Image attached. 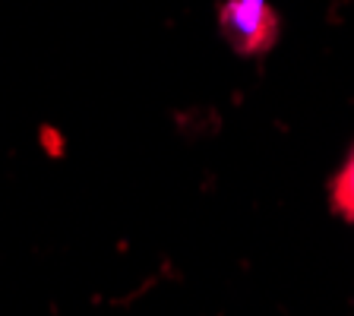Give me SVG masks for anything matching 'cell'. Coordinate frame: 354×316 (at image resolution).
Listing matches in <instances>:
<instances>
[{
  "mask_svg": "<svg viewBox=\"0 0 354 316\" xmlns=\"http://www.w3.org/2000/svg\"><path fill=\"white\" fill-rule=\"evenodd\" d=\"M218 29L237 54L253 57L279 41L281 19L269 0H225L218 7Z\"/></svg>",
  "mask_w": 354,
  "mask_h": 316,
  "instance_id": "6da1fadb",
  "label": "cell"
},
{
  "mask_svg": "<svg viewBox=\"0 0 354 316\" xmlns=\"http://www.w3.org/2000/svg\"><path fill=\"white\" fill-rule=\"evenodd\" d=\"M329 203L348 225H354V146H351V152L345 155V162L339 165V171L332 174Z\"/></svg>",
  "mask_w": 354,
  "mask_h": 316,
  "instance_id": "7a4b0ae2",
  "label": "cell"
}]
</instances>
